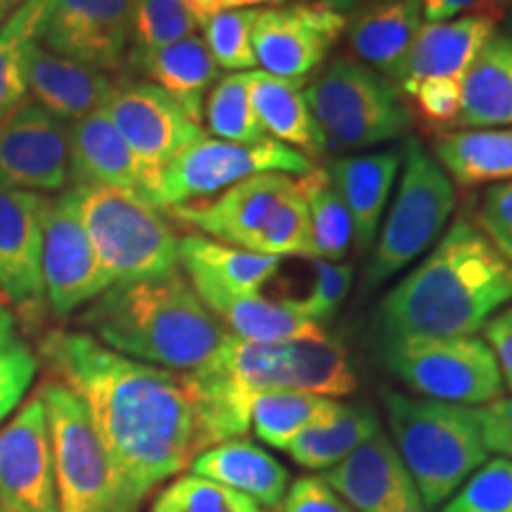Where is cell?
Listing matches in <instances>:
<instances>
[{"label": "cell", "mask_w": 512, "mask_h": 512, "mask_svg": "<svg viewBox=\"0 0 512 512\" xmlns=\"http://www.w3.org/2000/svg\"><path fill=\"white\" fill-rule=\"evenodd\" d=\"M50 0H22L0 24V124L29 100V57L41 43Z\"/></svg>", "instance_id": "d6a6232c"}, {"label": "cell", "mask_w": 512, "mask_h": 512, "mask_svg": "<svg viewBox=\"0 0 512 512\" xmlns=\"http://www.w3.org/2000/svg\"><path fill=\"white\" fill-rule=\"evenodd\" d=\"M349 19L311 3L259 10L252 29L256 67L278 79L304 83L347 31Z\"/></svg>", "instance_id": "9a60e30c"}, {"label": "cell", "mask_w": 512, "mask_h": 512, "mask_svg": "<svg viewBox=\"0 0 512 512\" xmlns=\"http://www.w3.org/2000/svg\"><path fill=\"white\" fill-rule=\"evenodd\" d=\"M5 17H8V8H5V5H0V24H3Z\"/></svg>", "instance_id": "6f0895ef"}, {"label": "cell", "mask_w": 512, "mask_h": 512, "mask_svg": "<svg viewBox=\"0 0 512 512\" xmlns=\"http://www.w3.org/2000/svg\"><path fill=\"white\" fill-rule=\"evenodd\" d=\"M299 188L309 207L313 256L325 261L344 259L354 245V226L330 174L313 166L309 174L299 178Z\"/></svg>", "instance_id": "d590c367"}, {"label": "cell", "mask_w": 512, "mask_h": 512, "mask_svg": "<svg viewBox=\"0 0 512 512\" xmlns=\"http://www.w3.org/2000/svg\"><path fill=\"white\" fill-rule=\"evenodd\" d=\"M15 337V316H12L3 294H0V342H8Z\"/></svg>", "instance_id": "f5cc1de1"}, {"label": "cell", "mask_w": 512, "mask_h": 512, "mask_svg": "<svg viewBox=\"0 0 512 512\" xmlns=\"http://www.w3.org/2000/svg\"><path fill=\"white\" fill-rule=\"evenodd\" d=\"M81 325L102 347L171 373L202 366L228 337L181 271L107 287Z\"/></svg>", "instance_id": "277c9868"}, {"label": "cell", "mask_w": 512, "mask_h": 512, "mask_svg": "<svg viewBox=\"0 0 512 512\" xmlns=\"http://www.w3.org/2000/svg\"><path fill=\"white\" fill-rule=\"evenodd\" d=\"M510 302L512 259L463 216L384 294L375 323L382 337H475Z\"/></svg>", "instance_id": "3957f363"}, {"label": "cell", "mask_w": 512, "mask_h": 512, "mask_svg": "<svg viewBox=\"0 0 512 512\" xmlns=\"http://www.w3.org/2000/svg\"><path fill=\"white\" fill-rule=\"evenodd\" d=\"M247 91L268 138L294 147L309 159L325 155L328 145L304 98V83L252 69L247 72Z\"/></svg>", "instance_id": "f1b7e54d"}, {"label": "cell", "mask_w": 512, "mask_h": 512, "mask_svg": "<svg viewBox=\"0 0 512 512\" xmlns=\"http://www.w3.org/2000/svg\"><path fill=\"white\" fill-rule=\"evenodd\" d=\"M204 119L209 131L228 143L254 145L268 140L249 98L247 72H233L216 81L204 100Z\"/></svg>", "instance_id": "8d00e7d4"}, {"label": "cell", "mask_w": 512, "mask_h": 512, "mask_svg": "<svg viewBox=\"0 0 512 512\" xmlns=\"http://www.w3.org/2000/svg\"><path fill=\"white\" fill-rule=\"evenodd\" d=\"M0 183L36 195L72 183L67 124L34 100L0 124Z\"/></svg>", "instance_id": "ac0fdd59"}, {"label": "cell", "mask_w": 512, "mask_h": 512, "mask_svg": "<svg viewBox=\"0 0 512 512\" xmlns=\"http://www.w3.org/2000/svg\"><path fill=\"white\" fill-rule=\"evenodd\" d=\"M0 512H60L48 415L38 392L0 430Z\"/></svg>", "instance_id": "e0dca14e"}, {"label": "cell", "mask_w": 512, "mask_h": 512, "mask_svg": "<svg viewBox=\"0 0 512 512\" xmlns=\"http://www.w3.org/2000/svg\"><path fill=\"white\" fill-rule=\"evenodd\" d=\"M38 356L86 406L138 503L200 453L195 411L178 373L121 356L76 330L48 332Z\"/></svg>", "instance_id": "6da1fadb"}, {"label": "cell", "mask_w": 512, "mask_h": 512, "mask_svg": "<svg viewBox=\"0 0 512 512\" xmlns=\"http://www.w3.org/2000/svg\"><path fill=\"white\" fill-rule=\"evenodd\" d=\"M503 10V0H422V15L430 24L463 15H486L496 19Z\"/></svg>", "instance_id": "c3c4849f"}, {"label": "cell", "mask_w": 512, "mask_h": 512, "mask_svg": "<svg viewBox=\"0 0 512 512\" xmlns=\"http://www.w3.org/2000/svg\"><path fill=\"white\" fill-rule=\"evenodd\" d=\"M389 432L425 510L444 505L489 458L479 411L458 403L382 392Z\"/></svg>", "instance_id": "5b68a950"}, {"label": "cell", "mask_w": 512, "mask_h": 512, "mask_svg": "<svg viewBox=\"0 0 512 512\" xmlns=\"http://www.w3.org/2000/svg\"><path fill=\"white\" fill-rule=\"evenodd\" d=\"M460 126H512V41L494 34L460 79Z\"/></svg>", "instance_id": "f546056e"}, {"label": "cell", "mask_w": 512, "mask_h": 512, "mask_svg": "<svg viewBox=\"0 0 512 512\" xmlns=\"http://www.w3.org/2000/svg\"><path fill=\"white\" fill-rule=\"evenodd\" d=\"M422 19V0H370L347 22L351 55L399 86Z\"/></svg>", "instance_id": "44dd1931"}, {"label": "cell", "mask_w": 512, "mask_h": 512, "mask_svg": "<svg viewBox=\"0 0 512 512\" xmlns=\"http://www.w3.org/2000/svg\"><path fill=\"white\" fill-rule=\"evenodd\" d=\"M479 228L512 259V178L486 190L482 211H479Z\"/></svg>", "instance_id": "f6af8a7d"}, {"label": "cell", "mask_w": 512, "mask_h": 512, "mask_svg": "<svg viewBox=\"0 0 512 512\" xmlns=\"http://www.w3.org/2000/svg\"><path fill=\"white\" fill-rule=\"evenodd\" d=\"M320 477L356 512H396L415 491L394 441L382 432Z\"/></svg>", "instance_id": "ffe728a7"}, {"label": "cell", "mask_w": 512, "mask_h": 512, "mask_svg": "<svg viewBox=\"0 0 512 512\" xmlns=\"http://www.w3.org/2000/svg\"><path fill=\"white\" fill-rule=\"evenodd\" d=\"M401 152L399 188L363 273L368 290L384 285L437 245L456 209V188L437 159L415 138H408Z\"/></svg>", "instance_id": "30bf717a"}, {"label": "cell", "mask_w": 512, "mask_h": 512, "mask_svg": "<svg viewBox=\"0 0 512 512\" xmlns=\"http://www.w3.org/2000/svg\"><path fill=\"white\" fill-rule=\"evenodd\" d=\"M283 512H356L325 484L320 475L297 479L283 498Z\"/></svg>", "instance_id": "bcb514c9"}, {"label": "cell", "mask_w": 512, "mask_h": 512, "mask_svg": "<svg viewBox=\"0 0 512 512\" xmlns=\"http://www.w3.org/2000/svg\"><path fill=\"white\" fill-rule=\"evenodd\" d=\"M41 249L43 195L0 183V290L27 323H36L48 306Z\"/></svg>", "instance_id": "d6986e66"}, {"label": "cell", "mask_w": 512, "mask_h": 512, "mask_svg": "<svg viewBox=\"0 0 512 512\" xmlns=\"http://www.w3.org/2000/svg\"><path fill=\"white\" fill-rule=\"evenodd\" d=\"M411 98L418 105L422 121L432 128L458 126L460 119V81L458 79H425L415 88Z\"/></svg>", "instance_id": "ee69618b"}, {"label": "cell", "mask_w": 512, "mask_h": 512, "mask_svg": "<svg viewBox=\"0 0 512 512\" xmlns=\"http://www.w3.org/2000/svg\"><path fill=\"white\" fill-rule=\"evenodd\" d=\"M287 0H223V8L226 10H242V8H280V5H285Z\"/></svg>", "instance_id": "db71d44e"}, {"label": "cell", "mask_w": 512, "mask_h": 512, "mask_svg": "<svg viewBox=\"0 0 512 512\" xmlns=\"http://www.w3.org/2000/svg\"><path fill=\"white\" fill-rule=\"evenodd\" d=\"M150 512H268L226 486L197 475H183L155 498Z\"/></svg>", "instance_id": "74e56055"}, {"label": "cell", "mask_w": 512, "mask_h": 512, "mask_svg": "<svg viewBox=\"0 0 512 512\" xmlns=\"http://www.w3.org/2000/svg\"><path fill=\"white\" fill-rule=\"evenodd\" d=\"M190 285L195 287L197 297L214 313L228 335L245 339V342L278 344L325 332L323 325L309 318L299 299L271 302L261 294H235L209 283Z\"/></svg>", "instance_id": "7402d4cb"}, {"label": "cell", "mask_w": 512, "mask_h": 512, "mask_svg": "<svg viewBox=\"0 0 512 512\" xmlns=\"http://www.w3.org/2000/svg\"><path fill=\"white\" fill-rule=\"evenodd\" d=\"M138 0H50L41 46L98 72H117L133 43Z\"/></svg>", "instance_id": "2e32d148"}, {"label": "cell", "mask_w": 512, "mask_h": 512, "mask_svg": "<svg viewBox=\"0 0 512 512\" xmlns=\"http://www.w3.org/2000/svg\"><path fill=\"white\" fill-rule=\"evenodd\" d=\"M15 3H22V0H0V5H5V8H12Z\"/></svg>", "instance_id": "9f6ffc18"}, {"label": "cell", "mask_w": 512, "mask_h": 512, "mask_svg": "<svg viewBox=\"0 0 512 512\" xmlns=\"http://www.w3.org/2000/svg\"><path fill=\"white\" fill-rule=\"evenodd\" d=\"M190 472L238 491L264 510L283 505L290 489V472L278 458L256 446L249 439H228L197 453L190 463Z\"/></svg>", "instance_id": "484cf974"}, {"label": "cell", "mask_w": 512, "mask_h": 512, "mask_svg": "<svg viewBox=\"0 0 512 512\" xmlns=\"http://www.w3.org/2000/svg\"><path fill=\"white\" fill-rule=\"evenodd\" d=\"M72 195L110 285L178 271V238L157 207L102 185H74Z\"/></svg>", "instance_id": "52a82bcc"}, {"label": "cell", "mask_w": 512, "mask_h": 512, "mask_svg": "<svg viewBox=\"0 0 512 512\" xmlns=\"http://www.w3.org/2000/svg\"><path fill=\"white\" fill-rule=\"evenodd\" d=\"M401 162V147H387L366 155L339 157L325 169L349 209L356 252L363 254L375 245Z\"/></svg>", "instance_id": "cb8c5ba5"}, {"label": "cell", "mask_w": 512, "mask_h": 512, "mask_svg": "<svg viewBox=\"0 0 512 512\" xmlns=\"http://www.w3.org/2000/svg\"><path fill=\"white\" fill-rule=\"evenodd\" d=\"M489 453L512 460V394L477 408Z\"/></svg>", "instance_id": "7dc6e473"}, {"label": "cell", "mask_w": 512, "mask_h": 512, "mask_svg": "<svg viewBox=\"0 0 512 512\" xmlns=\"http://www.w3.org/2000/svg\"><path fill=\"white\" fill-rule=\"evenodd\" d=\"M441 512H512V460H486Z\"/></svg>", "instance_id": "60d3db41"}, {"label": "cell", "mask_w": 512, "mask_h": 512, "mask_svg": "<svg viewBox=\"0 0 512 512\" xmlns=\"http://www.w3.org/2000/svg\"><path fill=\"white\" fill-rule=\"evenodd\" d=\"M27 81L34 102L64 124L105 110L114 88V81L107 74L50 53L41 43L31 50Z\"/></svg>", "instance_id": "4316f807"}, {"label": "cell", "mask_w": 512, "mask_h": 512, "mask_svg": "<svg viewBox=\"0 0 512 512\" xmlns=\"http://www.w3.org/2000/svg\"><path fill=\"white\" fill-rule=\"evenodd\" d=\"M380 358L425 399L482 408L505 389L494 351L479 337H382Z\"/></svg>", "instance_id": "8fae6325"}, {"label": "cell", "mask_w": 512, "mask_h": 512, "mask_svg": "<svg viewBox=\"0 0 512 512\" xmlns=\"http://www.w3.org/2000/svg\"><path fill=\"white\" fill-rule=\"evenodd\" d=\"M311 169L313 162L309 157L273 138L264 143L242 145L202 136L174 162L164 166L162 174L147 190V202L166 211L219 195L245 178L259 174L304 176Z\"/></svg>", "instance_id": "7c38bea8"}, {"label": "cell", "mask_w": 512, "mask_h": 512, "mask_svg": "<svg viewBox=\"0 0 512 512\" xmlns=\"http://www.w3.org/2000/svg\"><path fill=\"white\" fill-rule=\"evenodd\" d=\"M508 38H510V41H512V24H510V36H508Z\"/></svg>", "instance_id": "91938a15"}, {"label": "cell", "mask_w": 512, "mask_h": 512, "mask_svg": "<svg viewBox=\"0 0 512 512\" xmlns=\"http://www.w3.org/2000/svg\"><path fill=\"white\" fill-rule=\"evenodd\" d=\"M48 415L60 512H138L79 396L57 380L38 387Z\"/></svg>", "instance_id": "9c48e42d"}, {"label": "cell", "mask_w": 512, "mask_h": 512, "mask_svg": "<svg viewBox=\"0 0 512 512\" xmlns=\"http://www.w3.org/2000/svg\"><path fill=\"white\" fill-rule=\"evenodd\" d=\"M259 10H223L202 24L204 43L219 69L233 72H252L256 57L252 48V29Z\"/></svg>", "instance_id": "f35d334b"}, {"label": "cell", "mask_w": 512, "mask_h": 512, "mask_svg": "<svg viewBox=\"0 0 512 512\" xmlns=\"http://www.w3.org/2000/svg\"><path fill=\"white\" fill-rule=\"evenodd\" d=\"M496 34V19L463 15L446 22L422 24L401 76V93L413 95L425 79H463L479 50Z\"/></svg>", "instance_id": "d4e9b609"}, {"label": "cell", "mask_w": 512, "mask_h": 512, "mask_svg": "<svg viewBox=\"0 0 512 512\" xmlns=\"http://www.w3.org/2000/svg\"><path fill=\"white\" fill-rule=\"evenodd\" d=\"M396 512H425V505H422L418 491H413V494L401 503V508Z\"/></svg>", "instance_id": "11a10c76"}, {"label": "cell", "mask_w": 512, "mask_h": 512, "mask_svg": "<svg viewBox=\"0 0 512 512\" xmlns=\"http://www.w3.org/2000/svg\"><path fill=\"white\" fill-rule=\"evenodd\" d=\"M337 399L306 392H264L252 401V427L264 444L285 451L313 425L330 420L339 411Z\"/></svg>", "instance_id": "e575fe53"}, {"label": "cell", "mask_w": 512, "mask_h": 512, "mask_svg": "<svg viewBox=\"0 0 512 512\" xmlns=\"http://www.w3.org/2000/svg\"><path fill=\"white\" fill-rule=\"evenodd\" d=\"M512 3V0H503V5H505V8H508V5Z\"/></svg>", "instance_id": "680465c9"}, {"label": "cell", "mask_w": 512, "mask_h": 512, "mask_svg": "<svg viewBox=\"0 0 512 512\" xmlns=\"http://www.w3.org/2000/svg\"><path fill=\"white\" fill-rule=\"evenodd\" d=\"M309 261L313 264V271H316V278H313V290L309 297L299 299V302H302L311 320L323 325L325 320L335 316L339 306L347 299L351 283H354V266L316 259V256H311Z\"/></svg>", "instance_id": "7bdbcfd3"}, {"label": "cell", "mask_w": 512, "mask_h": 512, "mask_svg": "<svg viewBox=\"0 0 512 512\" xmlns=\"http://www.w3.org/2000/svg\"><path fill=\"white\" fill-rule=\"evenodd\" d=\"M178 375L195 411L200 453L249 432L254 396L306 392L337 399L358 387L347 349L328 332L278 344L228 335L209 361Z\"/></svg>", "instance_id": "7a4b0ae2"}, {"label": "cell", "mask_w": 512, "mask_h": 512, "mask_svg": "<svg viewBox=\"0 0 512 512\" xmlns=\"http://www.w3.org/2000/svg\"><path fill=\"white\" fill-rule=\"evenodd\" d=\"M128 57L145 81L171 95L188 117L202 126L204 100L219 76V64L211 57L204 38L195 34L159 50H131Z\"/></svg>", "instance_id": "83f0119b"}, {"label": "cell", "mask_w": 512, "mask_h": 512, "mask_svg": "<svg viewBox=\"0 0 512 512\" xmlns=\"http://www.w3.org/2000/svg\"><path fill=\"white\" fill-rule=\"evenodd\" d=\"M302 3H311V5H318V8H325V10H332L337 12V15H351V12H358L363 8V5H368L370 0H302Z\"/></svg>", "instance_id": "816d5d0a"}, {"label": "cell", "mask_w": 512, "mask_h": 512, "mask_svg": "<svg viewBox=\"0 0 512 512\" xmlns=\"http://www.w3.org/2000/svg\"><path fill=\"white\" fill-rule=\"evenodd\" d=\"M183 8L188 10V15L195 19L197 27L207 24L211 17L219 15L226 8H223V0H181Z\"/></svg>", "instance_id": "f907efd6"}, {"label": "cell", "mask_w": 512, "mask_h": 512, "mask_svg": "<svg viewBox=\"0 0 512 512\" xmlns=\"http://www.w3.org/2000/svg\"><path fill=\"white\" fill-rule=\"evenodd\" d=\"M304 98L335 150H368L408 136L413 114L401 88L354 57H337L313 74Z\"/></svg>", "instance_id": "ba28073f"}, {"label": "cell", "mask_w": 512, "mask_h": 512, "mask_svg": "<svg viewBox=\"0 0 512 512\" xmlns=\"http://www.w3.org/2000/svg\"><path fill=\"white\" fill-rule=\"evenodd\" d=\"M178 261L190 283H209L235 294H259L283 264L280 256L245 252L204 235H185L178 240Z\"/></svg>", "instance_id": "4dcf8cb0"}, {"label": "cell", "mask_w": 512, "mask_h": 512, "mask_svg": "<svg viewBox=\"0 0 512 512\" xmlns=\"http://www.w3.org/2000/svg\"><path fill=\"white\" fill-rule=\"evenodd\" d=\"M176 221L223 245L264 256H313L309 207L290 174H259L219 192L211 202L166 209Z\"/></svg>", "instance_id": "8992f818"}, {"label": "cell", "mask_w": 512, "mask_h": 512, "mask_svg": "<svg viewBox=\"0 0 512 512\" xmlns=\"http://www.w3.org/2000/svg\"><path fill=\"white\" fill-rule=\"evenodd\" d=\"M380 432V418L370 406H349L342 403L330 420L304 430L285 453L306 470H330L351 456L358 446L366 444Z\"/></svg>", "instance_id": "836d02e7"}, {"label": "cell", "mask_w": 512, "mask_h": 512, "mask_svg": "<svg viewBox=\"0 0 512 512\" xmlns=\"http://www.w3.org/2000/svg\"><path fill=\"white\" fill-rule=\"evenodd\" d=\"M197 22L181 0H138L133 15L131 50H159L195 36ZM128 50V53H131Z\"/></svg>", "instance_id": "ab89813d"}, {"label": "cell", "mask_w": 512, "mask_h": 512, "mask_svg": "<svg viewBox=\"0 0 512 512\" xmlns=\"http://www.w3.org/2000/svg\"><path fill=\"white\" fill-rule=\"evenodd\" d=\"M105 112L143 169L145 200L147 190L164 166L204 136L202 126L192 121L171 95L145 79L114 83Z\"/></svg>", "instance_id": "4fadbf2b"}, {"label": "cell", "mask_w": 512, "mask_h": 512, "mask_svg": "<svg viewBox=\"0 0 512 512\" xmlns=\"http://www.w3.org/2000/svg\"><path fill=\"white\" fill-rule=\"evenodd\" d=\"M484 342L494 351L498 368H501L505 387L512 392V306L496 313L494 318L486 323Z\"/></svg>", "instance_id": "681fc988"}, {"label": "cell", "mask_w": 512, "mask_h": 512, "mask_svg": "<svg viewBox=\"0 0 512 512\" xmlns=\"http://www.w3.org/2000/svg\"><path fill=\"white\" fill-rule=\"evenodd\" d=\"M38 356L17 335L0 342V425L22 406L38 373Z\"/></svg>", "instance_id": "b9f144b4"}, {"label": "cell", "mask_w": 512, "mask_h": 512, "mask_svg": "<svg viewBox=\"0 0 512 512\" xmlns=\"http://www.w3.org/2000/svg\"><path fill=\"white\" fill-rule=\"evenodd\" d=\"M434 159L460 185L512 178V126L463 128L434 140Z\"/></svg>", "instance_id": "1f68e13d"}, {"label": "cell", "mask_w": 512, "mask_h": 512, "mask_svg": "<svg viewBox=\"0 0 512 512\" xmlns=\"http://www.w3.org/2000/svg\"><path fill=\"white\" fill-rule=\"evenodd\" d=\"M69 174L74 185H102L140 195L145 200V174L136 155L114 126L110 114L98 110L67 124Z\"/></svg>", "instance_id": "603a6c76"}, {"label": "cell", "mask_w": 512, "mask_h": 512, "mask_svg": "<svg viewBox=\"0 0 512 512\" xmlns=\"http://www.w3.org/2000/svg\"><path fill=\"white\" fill-rule=\"evenodd\" d=\"M41 275L48 309L60 318L112 287L83 228L72 190L43 197Z\"/></svg>", "instance_id": "5bb4252c"}]
</instances>
